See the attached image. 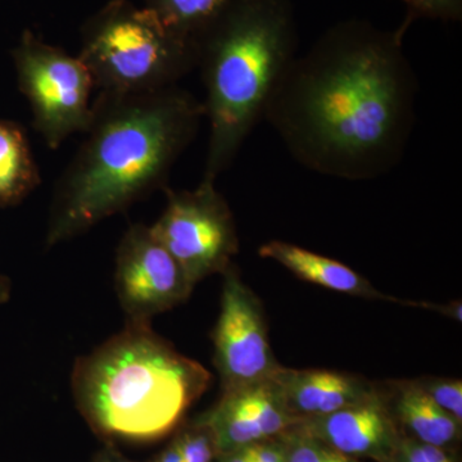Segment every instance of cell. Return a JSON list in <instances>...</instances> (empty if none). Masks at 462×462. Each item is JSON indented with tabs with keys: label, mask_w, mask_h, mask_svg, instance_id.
Wrapping results in <instances>:
<instances>
[{
	"label": "cell",
	"mask_w": 462,
	"mask_h": 462,
	"mask_svg": "<svg viewBox=\"0 0 462 462\" xmlns=\"http://www.w3.org/2000/svg\"><path fill=\"white\" fill-rule=\"evenodd\" d=\"M221 275L220 314L212 340L221 393H226L273 378L282 365L270 346L260 298L233 263Z\"/></svg>",
	"instance_id": "ba28073f"
},
{
	"label": "cell",
	"mask_w": 462,
	"mask_h": 462,
	"mask_svg": "<svg viewBox=\"0 0 462 462\" xmlns=\"http://www.w3.org/2000/svg\"><path fill=\"white\" fill-rule=\"evenodd\" d=\"M273 379L288 411L300 421L363 402L379 391L378 383L334 370L282 366Z\"/></svg>",
	"instance_id": "7c38bea8"
},
{
	"label": "cell",
	"mask_w": 462,
	"mask_h": 462,
	"mask_svg": "<svg viewBox=\"0 0 462 462\" xmlns=\"http://www.w3.org/2000/svg\"><path fill=\"white\" fill-rule=\"evenodd\" d=\"M182 461H184V456H182L181 440L180 437H179V434L176 433L175 437H173L172 439L170 440L169 445H167L165 448H163L162 451H161L160 454H158L156 457L153 458V460L149 462Z\"/></svg>",
	"instance_id": "cb8c5ba5"
},
{
	"label": "cell",
	"mask_w": 462,
	"mask_h": 462,
	"mask_svg": "<svg viewBox=\"0 0 462 462\" xmlns=\"http://www.w3.org/2000/svg\"><path fill=\"white\" fill-rule=\"evenodd\" d=\"M18 88L32 108V125L51 149L85 133L91 118L93 79L80 58L23 32L12 51Z\"/></svg>",
	"instance_id": "8992f818"
},
{
	"label": "cell",
	"mask_w": 462,
	"mask_h": 462,
	"mask_svg": "<svg viewBox=\"0 0 462 462\" xmlns=\"http://www.w3.org/2000/svg\"><path fill=\"white\" fill-rule=\"evenodd\" d=\"M209 125L203 179L229 169L263 118L267 99L297 56V25L289 0H229L194 36Z\"/></svg>",
	"instance_id": "277c9868"
},
{
	"label": "cell",
	"mask_w": 462,
	"mask_h": 462,
	"mask_svg": "<svg viewBox=\"0 0 462 462\" xmlns=\"http://www.w3.org/2000/svg\"><path fill=\"white\" fill-rule=\"evenodd\" d=\"M398 447L416 462H456L455 452L402 436Z\"/></svg>",
	"instance_id": "44dd1931"
},
{
	"label": "cell",
	"mask_w": 462,
	"mask_h": 462,
	"mask_svg": "<svg viewBox=\"0 0 462 462\" xmlns=\"http://www.w3.org/2000/svg\"><path fill=\"white\" fill-rule=\"evenodd\" d=\"M229 0H144V7L170 32L193 41Z\"/></svg>",
	"instance_id": "2e32d148"
},
{
	"label": "cell",
	"mask_w": 462,
	"mask_h": 462,
	"mask_svg": "<svg viewBox=\"0 0 462 462\" xmlns=\"http://www.w3.org/2000/svg\"><path fill=\"white\" fill-rule=\"evenodd\" d=\"M166 208L152 225L194 285L223 273L239 252L238 231L226 199L215 181L202 179L193 190L166 189Z\"/></svg>",
	"instance_id": "52a82bcc"
},
{
	"label": "cell",
	"mask_w": 462,
	"mask_h": 462,
	"mask_svg": "<svg viewBox=\"0 0 462 462\" xmlns=\"http://www.w3.org/2000/svg\"><path fill=\"white\" fill-rule=\"evenodd\" d=\"M389 462H416L413 461L410 456H407L404 454L402 449L400 448V447L397 446L396 451H394L393 456H392L391 460Z\"/></svg>",
	"instance_id": "83f0119b"
},
{
	"label": "cell",
	"mask_w": 462,
	"mask_h": 462,
	"mask_svg": "<svg viewBox=\"0 0 462 462\" xmlns=\"http://www.w3.org/2000/svg\"><path fill=\"white\" fill-rule=\"evenodd\" d=\"M285 447L287 462H364L337 451L294 425L279 434Z\"/></svg>",
	"instance_id": "e0dca14e"
},
{
	"label": "cell",
	"mask_w": 462,
	"mask_h": 462,
	"mask_svg": "<svg viewBox=\"0 0 462 462\" xmlns=\"http://www.w3.org/2000/svg\"><path fill=\"white\" fill-rule=\"evenodd\" d=\"M12 296V282L7 275L0 272V306L9 302Z\"/></svg>",
	"instance_id": "4316f807"
},
{
	"label": "cell",
	"mask_w": 462,
	"mask_h": 462,
	"mask_svg": "<svg viewBox=\"0 0 462 462\" xmlns=\"http://www.w3.org/2000/svg\"><path fill=\"white\" fill-rule=\"evenodd\" d=\"M407 9V23L415 18H430L438 21H460L462 0H400Z\"/></svg>",
	"instance_id": "ffe728a7"
},
{
	"label": "cell",
	"mask_w": 462,
	"mask_h": 462,
	"mask_svg": "<svg viewBox=\"0 0 462 462\" xmlns=\"http://www.w3.org/2000/svg\"><path fill=\"white\" fill-rule=\"evenodd\" d=\"M81 62L94 88L111 96H139L175 87L196 69V45L162 25L149 9L111 0L87 21Z\"/></svg>",
	"instance_id": "5b68a950"
},
{
	"label": "cell",
	"mask_w": 462,
	"mask_h": 462,
	"mask_svg": "<svg viewBox=\"0 0 462 462\" xmlns=\"http://www.w3.org/2000/svg\"><path fill=\"white\" fill-rule=\"evenodd\" d=\"M205 107L189 91L99 93L85 141L57 182L45 231L51 248L163 187L199 132Z\"/></svg>",
	"instance_id": "7a4b0ae2"
},
{
	"label": "cell",
	"mask_w": 462,
	"mask_h": 462,
	"mask_svg": "<svg viewBox=\"0 0 462 462\" xmlns=\"http://www.w3.org/2000/svg\"><path fill=\"white\" fill-rule=\"evenodd\" d=\"M115 287L126 321L151 322L189 300L196 285L151 226L134 224L116 251Z\"/></svg>",
	"instance_id": "9c48e42d"
},
{
	"label": "cell",
	"mask_w": 462,
	"mask_h": 462,
	"mask_svg": "<svg viewBox=\"0 0 462 462\" xmlns=\"http://www.w3.org/2000/svg\"><path fill=\"white\" fill-rule=\"evenodd\" d=\"M316 439L357 460L389 462L403 434L379 384L378 393L329 415L296 425Z\"/></svg>",
	"instance_id": "8fae6325"
},
{
	"label": "cell",
	"mask_w": 462,
	"mask_h": 462,
	"mask_svg": "<svg viewBox=\"0 0 462 462\" xmlns=\"http://www.w3.org/2000/svg\"><path fill=\"white\" fill-rule=\"evenodd\" d=\"M93 462H139L130 460V458L125 457L120 451L116 449L114 445H109L105 447L102 451H99L97 454L96 457H94Z\"/></svg>",
	"instance_id": "d4e9b609"
},
{
	"label": "cell",
	"mask_w": 462,
	"mask_h": 462,
	"mask_svg": "<svg viewBox=\"0 0 462 462\" xmlns=\"http://www.w3.org/2000/svg\"><path fill=\"white\" fill-rule=\"evenodd\" d=\"M419 387L443 411L462 422V382L460 379L424 376L415 379Z\"/></svg>",
	"instance_id": "d6986e66"
},
{
	"label": "cell",
	"mask_w": 462,
	"mask_h": 462,
	"mask_svg": "<svg viewBox=\"0 0 462 462\" xmlns=\"http://www.w3.org/2000/svg\"><path fill=\"white\" fill-rule=\"evenodd\" d=\"M41 184L29 138L16 121L0 120V208L23 202Z\"/></svg>",
	"instance_id": "9a60e30c"
},
{
	"label": "cell",
	"mask_w": 462,
	"mask_h": 462,
	"mask_svg": "<svg viewBox=\"0 0 462 462\" xmlns=\"http://www.w3.org/2000/svg\"><path fill=\"white\" fill-rule=\"evenodd\" d=\"M263 258L276 261L302 281L320 285L330 291L365 300L400 303V298L378 291L365 276L351 267L322 254H315L282 240H270L258 249Z\"/></svg>",
	"instance_id": "5bb4252c"
},
{
	"label": "cell",
	"mask_w": 462,
	"mask_h": 462,
	"mask_svg": "<svg viewBox=\"0 0 462 462\" xmlns=\"http://www.w3.org/2000/svg\"><path fill=\"white\" fill-rule=\"evenodd\" d=\"M407 27L337 23L291 60L263 118L300 165L343 180H373L402 160L416 121L418 79Z\"/></svg>",
	"instance_id": "6da1fadb"
},
{
	"label": "cell",
	"mask_w": 462,
	"mask_h": 462,
	"mask_svg": "<svg viewBox=\"0 0 462 462\" xmlns=\"http://www.w3.org/2000/svg\"><path fill=\"white\" fill-rule=\"evenodd\" d=\"M211 378L154 333L151 322L126 321L76 361L72 392L79 411L109 445L149 443L180 427Z\"/></svg>",
	"instance_id": "3957f363"
},
{
	"label": "cell",
	"mask_w": 462,
	"mask_h": 462,
	"mask_svg": "<svg viewBox=\"0 0 462 462\" xmlns=\"http://www.w3.org/2000/svg\"><path fill=\"white\" fill-rule=\"evenodd\" d=\"M180 437L182 462H215L217 457L214 436L199 418L193 419L178 430Z\"/></svg>",
	"instance_id": "ac0fdd59"
},
{
	"label": "cell",
	"mask_w": 462,
	"mask_h": 462,
	"mask_svg": "<svg viewBox=\"0 0 462 462\" xmlns=\"http://www.w3.org/2000/svg\"><path fill=\"white\" fill-rule=\"evenodd\" d=\"M380 387L403 436L456 451L461 442L462 422L439 409L415 379L389 380Z\"/></svg>",
	"instance_id": "4fadbf2b"
},
{
	"label": "cell",
	"mask_w": 462,
	"mask_h": 462,
	"mask_svg": "<svg viewBox=\"0 0 462 462\" xmlns=\"http://www.w3.org/2000/svg\"><path fill=\"white\" fill-rule=\"evenodd\" d=\"M254 462H287L285 447L279 436L242 447Z\"/></svg>",
	"instance_id": "7402d4cb"
},
{
	"label": "cell",
	"mask_w": 462,
	"mask_h": 462,
	"mask_svg": "<svg viewBox=\"0 0 462 462\" xmlns=\"http://www.w3.org/2000/svg\"><path fill=\"white\" fill-rule=\"evenodd\" d=\"M215 462H254L245 454V449H231V451L221 452L217 455Z\"/></svg>",
	"instance_id": "484cf974"
},
{
	"label": "cell",
	"mask_w": 462,
	"mask_h": 462,
	"mask_svg": "<svg viewBox=\"0 0 462 462\" xmlns=\"http://www.w3.org/2000/svg\"><path fill=\"white\" fill-rule=\"evenodd\" d=\"M197 418L211 430L218 454L279 436L300 422L273 378L221 393L217 403Z\"/></svg>",
	"instance_id": "30bf717a"
},
{
	"label": "cell",
	"mask_w": 462,
	"mask_h": 462,
	"mask_svg": "<svg viewBox=\"0 0 462 462\" xmlns=\"http://www.w3.org/2000/svg\"><path fill=\"white\" fill-rule=\"evenodd\" d=\"M400 305L430 310V311L438 312V314L445 315L447 318L454 319L456 321H462L461 300H454V302L448 303V305H438V303L425 302V300H400Z\"/></svg>",
	"instance_id": "603a6c76"
}]
</instances>
